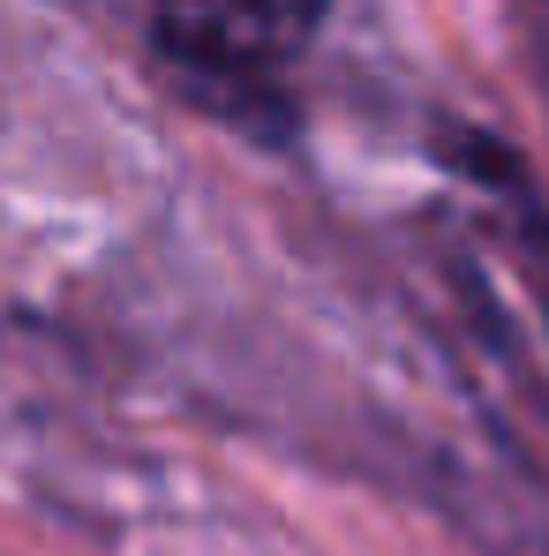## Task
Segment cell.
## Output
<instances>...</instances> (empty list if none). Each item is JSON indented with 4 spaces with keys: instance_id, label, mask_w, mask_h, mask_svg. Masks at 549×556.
I'll return each instance as SVG.
<instances>
[{
    "instance_id": "cell-1",
    "label": "cell",
    "mask_w": 549,
    "mask_h": 556,
    "mask_svg": "<svg viewBox=\"0 0 549 556\" xmlns=\"http://www.w3.org/2000/svg\"><path fill=\"white\" fill-rule=\"evenodd\" d=\"M151 30L188 84L257 98L316 46L324 0H151Z\"/></svg>"
}]
</instances>
